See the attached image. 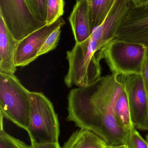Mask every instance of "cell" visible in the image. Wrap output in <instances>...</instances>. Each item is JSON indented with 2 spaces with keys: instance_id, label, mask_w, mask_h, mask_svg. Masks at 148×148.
<instances>
[{
  "instance_id": "1",
  "label": "cell",
  "mask_w": 148,
  "mask_h": 148,
  "mask_svg": "<svg viewBox=\"0 0 148 148\" xmlns=\"http://www.w3.org/2000/svg\"><path fill=\"white\" fill-rule=\"evenodd\" d=\"M123 88L119 76L112 74L72 89L67 96V120L92 131L108 145H127L129 132L120 126L115 115L116 102Z\"/></svg>"
},
{
  "instance_id": "2",
  "label": "cell",
  "mask_w": 148,
  "mask_h": 148,
  "mask_svg": "<svg viewBox=\"0 0 148 148\" xmlns=\"http://www.w3.org/2000/svg\"><path fill=\"white\" fill-rule=\"evenodd\" d=\"M105 47L89 37L83 42H76L67 51L68 68L64 82L67 88L87 86L101 77V61Z\"/></svg>"
},
{
  "instance_id": "3",
  "label": "cell",
  "mask_w": 148,
  "mask_h": 148,
  "mask_svg": "<svg viewBox=\"0 0 148 148\" xmlns=\"http://www.w3.org/2000/svg\"><path fill=\"white\" fill-rule=\"evenodd\" d=\"M30 94L14 74L0 73V113L26 130L29 121Z\"/></svg>"
},
{
  "instance_id": "4",
  "label": "cell",
  "mask_w": 148,
  "mask_h": 148,
  "mask_svg": "<svg viewBox=\"0 0 148 148\" xmlns=\"http://www.w3.org/2000/svg\"><path fill=\"white\" fill-rule=\"evenodd\" d=\"M31 143L59 142L60 125L52 102L43 93L31 91L28 126Z\"/></svg>"
},
{
  "instance_id": "5",
  "label": "cell",
  "mask_w": 148,
  "mask_h": 148,
  "mask_svg": "<svg viewBox=\"0 0 148 148\" xmlns=\"http://www.w3.org/2000/svg\"><path fill=\"white\" fill-rule=\"evenodd\" d=\"M148 47L117 38L104 47L103 59L112 74L118 76L141 74Z\"/></svg>"
},
{
  "instance_id": "6",
  "label": "cell",
  "mask_w": 148,
  "mask_h": 148,
  "mask_svg": "<svg viewBox=\"0 0 148 148\" xmlns=\"http://www.w3.org/2000/svg\"><path fill=\"white\" fill-rule=\"evenodd\" d=\"M0 17L18 41L47 25L36 17L26 0H0Z\"/></svg>"
},
{
  "instance_id": "7",
  "label": "cell",
  "mask_w": 148,
  "mask_h": 148,
  "mask_svg": "<svg viewBox=\"0 0 148 148\" xmlns=\"http://www.w3.org/2000/svg\"><path fill=\"white\" fill-rule=\"evenodd\" d=\"M119 77L127 93L133 125L148 131V99L141 74Z\"/></svg>"
},
{
  "instance_id": "8",
  "label": "cell",
  "mask_w": 148,
  "mask_h": 148,
  "mask_svg": "<svg viewBox=\"0 0 148 148\" xmlns=\"http://www.w3.org/2000/svg\"><path fill=\"white\" fill-rule=\"evenodd\" d=\"M115 38L148 47V2L130 6L116 30Z\"/></svg>"
},
{
  "instance_id": "9",
  "label": "cell",
  "mask_w": 148,
  "mask_h": 148,
  "mask_svg": "<svg viewBox=\"0 0 148 148\" xmlns=\"http://www.w3.org/2000/svg\"><path fill=\"white\" fill-rule=\"evenodd\" d=\"M65 21L62 17L50 24L36 30L18 42L16 50L15 63L17 67L26 66L35 60L37 54L49 36L59 27H63Z\"/></svg>"
},
{
  "instance_id": "10",
  "label": "cell",
  "mask_w": 148,
  "mask_h": 148,
  "mask_svg": "<svg viewBox=\"0 0 148 148\" xmlns=\"http://www.w3.org/2000/svg\"><path fill=\"white\" fill-rule=\"evenodd\" d=\"M76 43L88 39L92 33L88 0H77L68 18Z\"/></svg>"
},
{
  "instance_id": "11",
  "label": "cell",
  "mask_w": 148,
  "mask_h": 148,
  "mask_svg": "<svg viewBox=\"0 0 148 148\" xmlns=\"http://www.w3.org/2000/svg\"><path fill=\"white\" fill-rule=\"evenodd\" d=\"M18 42L0 17V73L14 74L16 72L15 56Z\"/></svg>"
},
{
  "instance_id": "12",
  "label": "cell",
  "mask_w": 148,
  "mask_h": 148,
  "mask_svg": "<svg viewBox=\"0 0 148 148\" xmlns=\"http://www.w3.org/2000/svg\"><path fill=\"white\" fill-rule=\"evenodd\" d=\"M107 143L88 130L80 129L74 132L62 148H106Z\"/></svg>"
},
{
  "instance_id": "13",
  "label": "cell",
  "mask_w": 148,
  "mask_h": 148,
  "mask_svg": "<svg viewBox=\"0 0 148 148\" xmlns=\"http://www.w3.org/2000/svg\"><path fill=\"white\" fill-rule=\"evenodd\" d=\"M115 115L117 122L124 130L129 132L134 127L131 120L127 93L124 86L116 102Z\"/></svg>"
},
{
  "instance_id": "14",
  "label": "cell",
  "mask_w": 148,
  "mask_h": 148,
  "mask_svg": "<svg viewBox=\"0 0 148 148\" xmlns=\"http://www.w3.org/2000/svg\"><path fill=\"white\" fill-rule=\"evenodd\" d=\"M116 0H88L92 31L107 17Z\"/></svg>"
},
{
  "instance_id": "15",
  "label": "cell",
  "mask_w": 148,
  "mask_h": 148,
  "mask_svg": "<svg viewBox=\"0 0 148 148\" xmlns=\"http://www.w3.org/2000/svg\"><path fill=\"white\" fill-rule=\"evenodd\" d=\"M64 0H46L47 25L57 21L64 13Z\"/></svg>"
},
{
  "instance_id": "16",
  "label": "cell",
  "mask_w": 148,
  "mask_h": 148,
  "mask_svg": "<svg viewBox=\"0 0 148 148\" xmlns=\"http://www.w3.org/2000/svg\"><path fill=\"white\" fill-rule=\"evenodd\" d=\"M62 27H61L57 28L49 36L38 52V57L46 54L56 48L60 40Z\"/></svg>"
},
{
  "instance_id": "17",
  "label": "cell",
  "mask_w": 148,
  "mask_h": 148,
  "mask_svg": "<svg viewBox=\"0 0 148 148\" xmlns=\"http://www.w3.org/2000/svg\"><path fill=\"white\" fill-rule=\"evenodd\" d=\"M0 148H30V146L5 132L0 130Z\"/></svg>"
},
{
  "instance_id": "18",
  "label": "cell",
  "mask_w": 148,
  "mask_h": 148,
  "mask_svg": "<svg viewBox=\"0 0 148 148\" xmlns=\"http://www.w3.org/2000/svg\"><path fill=\"white\" fill-rule=\"evenodd\" d=\"M26 1L36 17L40 21L46 22V0H26Z\"/></svg>"
},
{
  "instance_id": "19",
  "label": "cell",
  "mask_w": 148,
  "mask_h": 148,
  "mask_svg": "<svg viewBox=\"0 0 148 148\" xmlns=\"http://www.w3.org/2000/svg\"><path fill=\"white\" fill-rule=\"evenodd\" d=\"M127 145L129 148H148V143L142 137L135 127L129 131Z\"/></svg>"
},
{
  "instance_id": "20",
  "label": "cell",
  "mask_w": 148,
  "mask_h": 148,
  "mask_svg": "<svg viewBox=\"0 0 148 148\" xmlns=\"http://www.w3.org/2000/svg\"><path fill=\"white\" fill-rule=\"evenodd\" d=\"M141 75L148 99V47L142 66Z\"/></svg>"
},
{
  "instance_id": "21",
  "label": "cell",
  "mask_w": 148,
  "mask_h": 148,
  "mask_svg": "<svg viewBox=\"0 0 148 148\" xmlns=\"http://www.w3.org/2000/svg\"><path fill=\"white\" fill-rule=\"evenodd\" d=\"M30 148H62L59 142L44 143H31Z\"/></svg>"
},
{
  "instance_id": "22",
  "label": "cell",
  "mask_w": 148,
  "mask_h": 148,
  "mask_svg": "<svg viewBox=\"0 0 148 148\" xmlns=\"http://www.w3.org/2000/svg\"><path fill=\"white\" fill-rule=\"evenodd\" d=\"M129 2L132 3L133 6L142 5L148 2V0H128Z\"/></svg>"
},
{
  "instance_id": "23",
  "label": "cell",
  "mask_w": 148,
  "mask_h": 148,
  "mask_svg": "<svg viewBox=\"0 0 148 148\" xmlns=\"http://www.w3.org/2000/svg\"><path fill=\"white\" fill-rule=\"evenodd\" d=\"M106 148H129L127 145H108L107 147Z\"/></svg>"
},
{
  "instance_id": "24",
  "label": "cell",
  "mask_w": 148,
  "mask_h": 148,
  "mask_svg": "<svg viewBox=\"0 0 148 148\" xmlns=\"http://www.w3.org/2000/svg\"><path fill=\"white\" fill-rule=\"evenodd\" d=\"M146 140H147V141L148 143V134L146 136Z\"/></svg>"
}]
</instances>
